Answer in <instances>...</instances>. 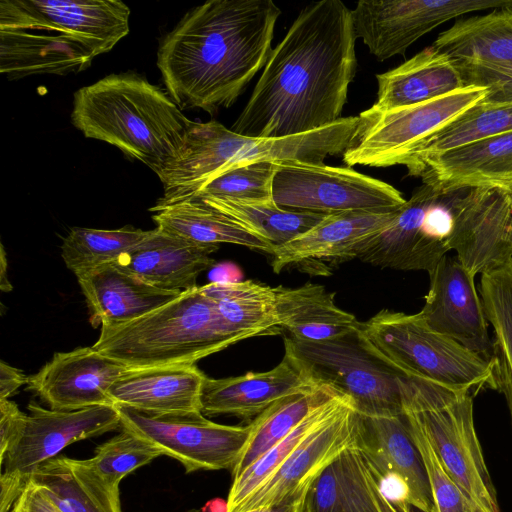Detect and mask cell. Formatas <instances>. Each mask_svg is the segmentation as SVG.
<instances>
[{
	"mask_svg": "<svg viewBox=\"0 0 512 512\" xmlns=\"http://www.w3.org/2000/svg\"><path fill=\"white\" fill-rule=\"evenodd\" d=\"M356 39L351 9L342 1L305 6L272 48L231 130L283 138L337 122L356 74Z\"/></svg>",
	"mask_w": 512,
	"mask_h": 512,
	"instance_id": "obj_1",
	"label": "cell"
},
{
	"mask_svg": "<svg viewBox=\"0 0 512 512\" xmlns=\"http://www.w3.org/2000/svg\"><path fill=\"white\" fill-rule=\"evenodd\" d=\"M280 14L272 0H211L188 11L157 54L178 107L213 114L233 105L264 68Z\"/></svg>",
	"mask_w": 512,
	"mask_h": 512,
	"instance_id": "obj_2",
	"label": "cell"
},
{
	"mask_svg": "<svg viewBox=\"0 0 512 512\" xmlns=\"http://www.w3.org/2000/svg\"><path fill=\"white\" fill-rule=\"evenodd\" d=\"M72 123L159 175L181 149L192 121L169 94L135 73L108 75L74 95Z\"/></svg>",
	"mask_w": 512,
	"mask_h": 512,
	"instance_id": "obj_3",
	"label": "cell"
},
{
	"mask_svg": "<svg viewBox=\"0 0 512 512\" xmlns=\"http://www.w3.org/2000/svg\"><path fill=\"white\" fill-rule=\"evenodd\" d=\"M359 117H342L311 132L283 137H248L221 123L192 121L176 157L158 175L163 196L155 205H167L193 196L205 183L235 167L257 162L323 164L352 145Z\"/></svg>",
	"mask_w": 512,
	"mask_h": 512,
	"instance_id": "obj_4",
	"label": "cell"
},
{
	"mask_svg": "<svg viewBox=\"0 0 512 512\" xmlns=\"http://www.w3.org/2000/svg\"><path fill=\"white\" fill-rule=\"evenodd\" d=\"M240 341L197 286L135 320L101 326L92 347L136 369L195 364Z\"/></svg>",
	"mask_w": 512,
	"mask_h": 512,
	"instance_id": "obj_5",
	"label": "cell"
},
{
	"mask_svg": "<svg viewBox=\"0 0 512 512\" xmlns=\"http://www.w3.org/2000/svg\"><path fill=\"white\" fill-rule=\"evenodd\" d=\"M284 355L314 386H325L352 400L357 413L396 417L404 413V395L411 376L384 360L360 328L316 342L284 336Z\"/></svg>",
	"mask_w": 512,
	"mask_h": 512,
	"instance_id": "obj_6",
	"label": "cell"
},
{
	"mask_svg": "<svg viewBox=\"0 0 512 512\" xmlns=\"http://www.w3.org/2000/svg\"><path fill=\"white\" fill-rule=\"evenodd\" d=\"M361 332L384 360L408 376L459 392L491 387V360L435 332L420 313L384 309L361 322Z\"/></svg>",
	"mask_w": 512,
	"mask_h": 512,
	"instance_id": "obj_7",
	"label": "cell"
},
{
	"mask_svg": "<svg viewBox=\"0 0 512 512\" xmlns=\"http://www.w3.org/2000/svg\"><path fill=\"white\" fill-rule=\"evenodd\" d=\"M487 89L465 86L419 104L360 113L352 145L343 153L348 166L390 167L404 165L414 148L482 101Z\"/></svg>",
	"mask_w": 512,
	"mask_h": 512,
	"instance_id": "obj_8",
	"label": "cell"
},
{
	"mask_svg": "<svg viewBox=\"0 0 512 512\" xmlns=\"http://www.w3.org/2000/svg\"><path fill=\"white\" fill-rule=\"evenodd\" d=\"M272 194L284 209L337 214L354 211L390 212L406 199L392 185L350 167L279 162Z\"/></svg>",
	"mask_w": 512,
	"mask_h": 512,
	"instance_id": "obj_9",
	"label": "cell"
},
{
	"mask_svg": "<svg viewBox=\"0 0 512 512\" xmlns=\"http://www.w3.org/2000/svg\"><path fill=\"white\" fill-rule=\"evenodd\" d=\"M27 408L20 438L0 458V512H10L36 469L64 448L121 427L114 405L60 411L30 402Z\"/></svg>",
	"mask_w": 512,
	"mask_h": 512,
	"instance_id": "obj_10",
	"label": "cell"
},
{
	"mask_svg": "<svg viewBox=\"0 0 512 512\" xmlns=\"http://www.w3.org/2000/svg\"><path fill=\"white\" fill-rule=\"evenodd\" d=\"M404 413L419 424L444 470L476 512H500L474 426L472 393L449 402L412 399L405 403Z\"/></svg>",
	"mask_w": 512,
	"mask_h": 512,
	"instance_id": "obj_11",
	"label": "cell"
},
{
	"mask_svg": "<svg viewBox=\"0 0 512 512\" xmlns=\"http://www.w3.org/2000/svg\"><path fill=\"white\" fill-rule=\"evenodd\" d=\"M121 427L145 438L164 456L179 461L186 473L198 470H232L248 441L251 424L224 425L203 413L152 414L114 405Z\"/></svg>",
	"mask_w": 512,
	"mask_h": 512,
	"instance_id": "obj_12",
	"label": "cell"
},
{
	"mask_svg": "<svg viewBox=\"0 0 512 512\" xmlns=\"http://www.w3.org/2000/svg\"><path fill=\"white\" fill-rule=\"evenodd\" d=\"M512 7V0H360L351 10L354 33L378 61L405 55L420 37L453 18Z\"/></svg>",
	"mask_w": 512,
	"mask_h": 512,
	"instance_id": "obj_13",
	"label": "cell"
},
{
	"mask_svg": "<svg viewBox=\"0 0 512 512\" xmlns=\"http://www.w3.org/2000/svg\"><path fill=\"white\" fill-rule=\"evenodd\" d=\"M359 414L352 401L307 436L234 512L278 506L306 496L324 469L357 447Z\"/></svg>",
	"mask_w": 512,
	"mask_h": 512,
	"instance_id": "obj_14",
	"label": "cell"
},
{
	"mask_svg": "<svg viewBox=\"0 0 512 512\" xmlns=\"http://www.w3.org/2000/svg\"><path fill=\"white\" fill-rule=\"evenodd\" d=\"M129 7L118 0H2L0 29L43 26L74 37L98 55L129 33Z\"/></svg>",
	"mask_w": 512,
	"mask_h": 512,
	"instance_id": "obj_15",
	"label": "cell"
},
{
	"mask_svg": "<svg viewBox=\"0 0 512 512\" xmlns=\"http://www.w3.org/2000/svg\"><path fill=\"white\" fill-rule=\"evenodd\" d=\"M428 273L430 286L425 304L419 312L424 322L435 332L491 360L492 340L475 288V276L466 270L456 256L450 255L443 256Z\"/></svg>",
	"mask_w": 512,
	"mask_h": 512,
	"instance_id": "obj_16",
	"label": "cell"
},
{
	"mask_svg": "<svg viewBox=\"0 0 512 512\" xmlns=\"http://www.w3.org/2000/svg\"><path fill=\"white\" fill-rule=\"evenodd\" d=\"M127 369L93 347H79L55 353L27 384L50 409L75 411L114 405L108 390Z\"/></svg>",
	"mask_w": 512,
	"mask_h": 512,
	"instance_id": "obj_17",
	"label": "cell"
},
{
	"mask_svg": "<svg viewBox=\"0 0 512 512\" xmlns=\"http://www.w3.org/2000/svg\"><path fill=\"white\" fill-rule=\"evenodd\" d=\"M408 174L441 192L497 188L512 192V131L414 161Z\"/></svg>",
	"mask_w": 512,
	"mask_h": 512,
	"instance_id": "obj_18",
	"label": "cell"
},
{
	"mask_svg": "<svg viewBox=\"0 0 512 512\" xmlns=\"http://www.w3.org/2000/svg\"><path fill=\"white\" fill-rule=\"evenodd\" d=\"M397 210L327 215L310 230L275 247L271 267L279 273L290 266L316 267L323 262L340 263L353 259L358 244L384 229Z\"/></svg>",
	"mask_w": 512,
	"mask_h": 512,
	"instance_id": "obj_19",
	"label": "cell"
},
{
	"mask_svg": "<svg viewBox=\"0 0 512 512\" xmlns=\"http://www.w3.org/2000/svg\"><path fill=\"white\" fill-rule=\"evenodd\" d=\"M357 448L376 475L396 474L406 481L411 506L421 512H436L427 471L404 415L359 414Z\"/></svg>",
	"mask_w": 512,
	"mask_h": 512,
	"instance_id": "obj_20",
	"label": "cell"
},
{
	"mask_svg": "<svg viewBox=\"0 0 512 512\" xmlns=\"http://www.w3.org/2000/svg\"><path fill=\"white\" fill-rule=\"evenodd\" d=\"M315 387L284 355L282 361L268 371L221 379L206 377L201 393L202 413L253 421L277 401Z\"/></svg>",
	"mask_w": 512,
	"mask_h": 512,
	"instance_id": "obj_21",
	"label": "cell"
},
{
	"mask_svg": "<svg viewBox=\"0 0 512 512\" xmlns=\"http://www.w3.org/2000/svg\"><path fill=\"white\" fill-rule=\"evenodd\" d=\"M217 245L198 244L156 227L116 262L123 270L163 290L183 292L196 286L197 277L215 264Z\"/></svg>",
	"mask_w": 512,
	"mask_h": 512,
	"instance_id": "obj_22",
	"label": "cell"
},
{
	"mask_svg": "<svg viewBox=\"0 0 512 512\" xmlns=\"http://www.w3.org/2000/svg\"><path fill=\"white\" fill-rule=\"evenodd\" d=\"M0 72L10 79L77 73L97 56L84 42L43 26L0 29Z\"/></svg>",
	"mask_w": 512,
	"mask_h": 512,
	"instance_id": "obj_23",
	"label": "cell"
},
{
	"mask_svg": "<svg viewBox=\"0 0 512 512\" xmlns=\"http://www.w3.org/2000/svg\"><path fill=\"white\" fill-rule=\"evenodd\" d=\"M206 377L195 364L127 369L108 395L114 405L146 413H202Z\"/></svg>",
	"mask_w": 512,
	"mask_h": 512,
	"instance_id": "obj_24",
	"label": "cell"
},
{
	"mask_svg": "<svg viewBox=\"0 0 512 512\" xmlns=\"http://www.w3.org/2000/svg\"><path fill=\"white\" fill-rule=\"evenodd\" d=\"M441 193L424 183L416 188L384 229L358 244L355 258L380 268L430 272L434 265L421 225L426 209Z\"/></svg>",
	"mask_w": 512,
	"mask_h": 512,
	"instance_id": "obj_25",
	"label": "cell"
},
{
	"mask_svg": "<svg viewBox=\"0 0 512 512\" xmlns=\"http://www.w3.org/2000/svg\"><path fill=\"white\" fill-rule=\"evenodd\" d=\"M78 283L93 318L101 326L135 320L182 293L159 289L114 262L78 278Z\"/></svg>",
	"mask_w": 512,
	"mask_h": 512,
	"instance_id": "obj_26",
	"label": "cell"
},
{
	"mask_svg": "<svg viewBox=\"0 0 512 512\" xmlns=\"http://www.w3.org/2000/svg\"><path fill=\"white\" fill-rule=\"evenodd\" d=\"M376 79L377 99L370 107L376 111L419 104L465 87L454 61L433 45Z\"/></svg>",
	"mask_w": 512,
	"mask_h": 512,
	"instance_id": "obj_27",
	"label": "cell"
},
{
	"mask_svg": "<svg viewBox=\"0 0 512 512\" xmlns=\"http://www.w3.org/2000/svg\"><path fill=\"white\" fill-rule=\"evenodd\" d=\"M30 479L61 512H122L120 485L104 477L90 459L57 456Z\"/></svg>",
	"mask_w": 512,
	"mask_h": 512,
	"instance_id": "obj_28",
	"label": "cell"
},
{
	"mask_svg": "<svg viewBox=\"0 0 512 512\" xmlns=\"http://www.w3.org/2000/svg\"><path fill=\"white\" fill-rule=\"evenodd\" d=\"M277 289V317L281 329L297 341H324L348 334L361 326L357 318L339 308L334 293L318 284Z\"/></svg>",
	"mask_w": 512,
	"mask_h": 512,
	"instance_id": "obj_29",
	"label": "cell"
},
{
	"mask_svg": "<svg viewBox=\"0 0 512 512\" xmlns=\"http://www.w3.org/2000/svg\"><path fill=\"white\" fill-rule=\"evenodd\" d=\"M376 478L364 454L350 448L313 482L305 512H380L374 488Z\"/></svg>",
	"mask_w": 512,
	"mask_h": 512,
	"instance_id": "obj_30",
	"label": "cell"
},
{
	"mask_svg": "<svg viewBox=\"0 0 512 512\" xmlns=\"http://www.w3.org/2000/svg\"><path fill=\"white\" fill-rule=\"evenodd\" d=\"M152 219L157 228L183 239L203 244H235L251 250L273 254L275 246L200 199L190 197L167 205H155Z\"/></svg>",
	"mask_w": 512,
	"mask_h": 512,
	"instance_id": "obj_31",
	"label": "cell"
},
{
	"mask_svg": "<svg viewBox=\"0 0 512 512\" xmlns=\"http://www.w3.org/2000/svg\"><path fill=\"white\" fill-rule=\"evenodd\" d=\"M433 46L454 62L512 63V7L460 19Z\"/></svg>",
	"mask_w": 512,
	"mask_h": 512,
	"instance_id": "obj_32",
	"label": "cell"
},
{
	"mask_svg": "<svg viewBox=\"0 0 512 512\" xmlns=\"http://www.w3.org/2000/svg\"><path fill=\"white\" fill-rule=\"evenodd\" d=\"M226 325L242 340L277 334V289L252 280L215 281L200 287Z\"/></svg>",
	"mask_w": 512,
	"mask_h": 512,
	"instance_id": "obj_33",
	"label": "cell"
},
{
	"mask_svg": "<svg viewBox=\"0 0 512 512\" xmlns=\"http://www.w3.org/2000/svg\"><path fill=\"white\" fill-rule=\"evenodd\" d=\"M275 247L310 230L327 215L279 207L275 201L246 202L212 196H196Z\"/></svg>",
	"mask_w": 512,
	"mask_h": 512,
	"instance_id": "obj_34",
	"label": "cell"
},
{
	"mask_svg": "<svg viewBox=\"0 0 512 512\" xmlns=\"http://www.w3.org/2000/svg\"><path fill=\"white\" fill-rule=\"evenodd\" d=\"M335 393L337 392L328 387L317 386L277 401L251 421L250 435L231 472L232 478L251 466L288 435L312 410Z\"/></svg>",
	"mask_w": 512,
	"mask_h": 512,
	"instance_id": "obj_35",
	"label": "cell"
},
{
	"mask_svg": "<svg viewBox=\"0 0 512 512\" xmlns=\"http://www.w3.org/2000/svg\"><path fill=\"white\" fill-rule=\"evenodd\" d=\"M509 131H512V102L482 100L419 143L404 166Z\"/></svg>",
	"mask_w": 512,
	"mask_h": 512,
	"instance_id": "obj_36",
	"label": "cell"
},
{
	"mask_svg": "<svg viewBox=\"0 0 512 512\" xmlns=\"http://www.w3.org/2000/svg\"><path fill=\"white\" fill-rule=\"evenodd\" d=\"M351 399L333 394L312 410L288 435L268 450L263 456L233 478L228 493L227 512L234 510L254 492L290 455V453L312 432L331 418Z\"/></svg>",
	"mask_w": 512,
	"mask_h": 512,
	"instance_id": "obj_37",
	"label": "cell"
},
{
	"mask_svg": "<svg viewBox=\"0 0 512 512\" xmlns=\"http://www.w3.org/2000/svg\"><path fill=\"white\" fill-rule=\"evenodd\" d=\"M149 231L123 227L102 230L74 227L62 244L66 267L78 278L109 263L116 262L138 245Z\"/></svg>",
	"mask_w": 512,
	"mask_h": 512,
	"instance_id": "obj_38",
	"label": "cell"
},
{
	"mask_svg": "<svg viewBox=\"0 0 512 512\" xmlns=\"http://www.w3.org/2000/svg\"><path fill=\"white\" fill-rule=\"evenodd\" d=\"M164 456L157 446L138 434L121 427V432L99 445L90 458L97 470L114 484L136 469Z\"/></svg>",
	"mask_w": 512,
	"mask_h": 512,
	"instance_id": "obj_39",
	"label": "cell"
},
{
	"mask_svg": "<svg viewBox=\"0 0 512 512\" xmlns=\"http://www.w3.org/2000/svg\"><path fill=\"white\" fill-rule=\"evenodd\" d=\"M276 169L277 163L269 161L235 167L205 183L191 197L212 196L246 202L272 200Z\"/></svg>",
	"mask_w": 512,
	"mask_h": 512,
	"instance_id": "obj_40",
	"label": "cell"
},
{
	"mask_svg": "<svg viewBox=\"0 0 512 512\" xmlns=\"http://www.w3.org/2000/svg\"><path fill=\"white\" fill-rule=\"evenodd\" d=\"M411 436L422 456L436 512H476L473 504L444 470L419 424L409 414H403Z\"/></svg>",
	"mask_w": 512,
	"mask_h": 512,
	"instance_id": "obj_41",
	"label": "cell"
},
{
	"mask_svg": "<svg viewBox=\"0 0 512 512\" xmlns=\"http://www.w3.org/2000/svg\"><path fill=\"white\" fill-rule=\"evenodd\" d=\"M465 86H481L487 89L483 99L487 102H512V63L482 64L454 62Z\"/></svg>",
	"mask_w": 512,
	"mask_h": 512,
	"instance_id": "obj_42",
	"label": "cell"
},
{
	"mask_svg": "<svg viewBox=\"0 0 512 512\" xmlns=\"http://www.w3.org/2000/svg\"><path fill=\"white\" fill-rule=\"evenodd\" d=\"M27 414L9 399H0V458L18 441L26 424Z\"/></svg>",
	"mask_w": 512,
	"mask_h": 512,
	"instance_id": "obj_43",
	"label": "cell"
},
{
	"mask_svg": "<svg viewBox=\"0 0 512 512\" xmlns=\"http://www.w3.org/2000/svg\"><path fill=\"white\" fill-rule=\"evenodd\" d=\"M10 512H61L44 490L31 479L15 501Z\"/></svg>",
	"mask_w": 512,
	"mask_h": 512,
	"instance_id": "obj_44",
	"label": "cell"
},
{
	"mask_svg": "<svg viewBox=\"0 0 512 512\" xmlns=\"http://www.w3.org/2000/svg\"><path fill=\"white\" fill-rule=\"evenodd\" d=\"M28 382V377L19 369L0 362V399H8L19 387Z\"/></svg>",
	"mask_w": 512,
	"mask_h": 512,
	"instance_id": "obj_45",
	"label": "cell"
},
{
	"mask_svg": "<svg viewBox=\"0 0 512 512\" xmlns=\"http://www.w3.org/2000/svg\"><path fill=\"white\" fill-rule=\"evenodd\" d=\"M306 496L300 497L294 501L284 503L278 506L260 508L244 512H305Z\"/></svg>",
	"mask_w": 512,
	"mask_h": 512,
	"instance_id": "obj_46",
	"label": "cell"
},
{
	"mask_svg": "<svg viewBox=\"0 0 512 512\" xmlns=\"http://www.w3.org/2000/svg\"><path fill=\"white\" fill-rule=\"evenodd\" d=\"M375 497L377 501V505L380 509V512H400L394 505H392L384 496L381 494V492L378 489L377 481L374 488Z\"/></svg>",
	"mask_w": 512,
	"mask_h": 512,
	"instance_id": "obj_47",
	"label": "cell"
},
{
	"mask_svg": "<svg viewBox=\"0 0 512 512\" xmlns=\"http://www.w3.org/2000/svg\"><path fill=\"white\" fill-rule=\"evenodd\" d=\"M201 512H227V502L221 499H213L205 504Z\"/></svg>",
	"mask_w": 512,
	"mask_h": 512,
	"instance_id": "obj_48",
	"label": "cell"
},
{
	"mask_svg": "<svg viewBox=\"0 0 512 512\" xmlns=\"http://www.w3.org/2000/svg\"><path fill=\"white\" fill-rule=\"evenodd\" d=\"M511 196H512V192H510Z\"/></svg>",
	"mask_w": 512,
	"mask_h": 512,
	"instance_id": "obj_49",
	"label": "cell"
}]
</instances>
